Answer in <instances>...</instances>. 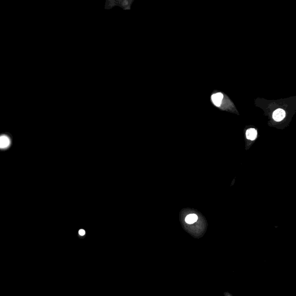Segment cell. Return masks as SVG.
<instances>
[{
    "mask_svg": "<svg viewBox=\"0 0 296 296\" xmlns=\"http://www.w3.org/2000/svg\"><path fill=\"white\" fill-rule=\"evenodd\" d=\"M285 112L282 109H278L275 110L273 113V119L276 121H280L282 120L285 117Z\"/></svg>",
    "mask_w": 296,
    "mask_h": 296,
    "instance_id": "obj_1",
    "label": "cell"
},
{
    "mask_svg": "<svg viewBox=\"0 0 296 296\" xmlns=\"http://www.w3.org/2000/svg\"><path fill=\"white\" fill-rule=\"evenodd\" d=\"M223 98V95L221 92H217L212 95V99L213 103L216 106H219L221 103V101Z\"/></svg>",
    "mask_w": 296,
    "mask_h": 296,
    "instance_id": "obj_2",
    "label": "cell"
},
{
    "mask_svg": "<svg viewBox=\"0 0 296 296\" xmlns=\"http://www.w3.org/2000/svg\"><path fill=\"white\" fill-rule=\"evenodd\" d=\"M257 134V131L254 128L248 129L246 132V138L248 139H250L251 140H253L256 138Z\"/></svg>",
    "mask_w": 296,
    "mask_h": 296,
    "instance_id": "obj_3",
    "label": "cell"
},
{
    "mask_svg": "<svg viewBox=\"0 0 296 296\" xmlns=\"http://www.w3.org/2000/svg\"><path fill=\"white\" fill-rule=\"evenodd\" d=\"M198 220V217L195 214H190L187 215L185 218V221L187 224H193Z\"/></svg>",
    "mask_w": 296,
    "mask_h": 296,
    "instance_id": "obj_4",
    "label": "cell"
},
{
    "mask_svg": "<svg viewBox=\"0 0 296 296\" xmlns=\"http://www.w3.org/2000/svg\"><path fill=\"white\" fill-rule=\"evenodd\" d=\"M9 144V139L5 136L0 137V147L3 148L7 147Z\"/></svg>",
    "mask_w": 296,
    "mask_h": 296,
    "instance_id": "obj_5",
    "label": "cell"
},
{
    "mask_svg": "<svg viewBox=\"0 0 296 296\" xmlns=\"http://www.w3.org/2000/svg\"><path fill=\"white\" fill-rule=\"evenodd\" d=\"M79 234L80 235L83 236V235H84L85 234V231L84 230H83V229H81V230H80L79 231Z\"/></svg>",
    "mask_w": 296,
    "mask_h": 296,
    "instance_id": "obj_6",
    "label": "cell"
}]
</instances>
